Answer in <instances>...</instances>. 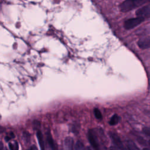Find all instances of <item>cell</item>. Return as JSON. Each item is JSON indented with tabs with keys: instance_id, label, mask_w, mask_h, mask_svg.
Masks as SVG:
<instances>
[{
	"instance_id": "obj_24",
	"label": "cell",
	"mask_w": 150,
	"mask_h": 150,
	"mask_svg": "<svg viewBox=\"0 0 150 150\" xmlns=\"http://www.w3.org/2000/svg\"><path fill=\"white\" fill-rule=\"evenodd\" d=\"M110 150H114V149H110Z\"/></svg>"
},
{
	"instance_id": "obj_3",
	"label": "cell",
	"mask_w": 150,
	"mask_h": 150,
	"mask_svg": "<svg viewBox=\"0 0 150 150\" xmlns=\"http://www.w3.org/2000/svg\"><path fill=\"white\" fill-rule=\"evenodd\" d=\"M88 139L91 145L94 150H100L98 142V138L93 129H89L88 131Z\"/></svg>"
},
{
	"instance_id": "obj_21",
	"label": "cell",
	"mask_w": 150,
	"mask_h": 150,
	"mask_svg": "<svg viewBox=\"0 0 150 150\" xmlns=\"http://www.w3.org/2000/svg\"><path fill=\"white\" fill-rule=\"evenodd\" d=\"M100 150H107V149L105 147H103L102 148H100Z\"/></svg>"
},
{
	"instance_id": "obj_1",
	"label": "cell",
	"mask_w": 150,
	"mask_h": 150,
	"mask_svg": "<svg viewBox=\"0 0 150 150\" xmlns=\"http://www.w3.org/2000/svg\"><path fill=\"white\" fill-rule=\"evenodd\" d=\"M149 0H125L120 5L121 12H128L135 8L139 7Z\"/></svg>"
},
{
	"instance_id": "obj_2",
	"label": "cell",
	"mask_w": 150,
	"mask_h": 150,
	"mask_svg": "<svg viewBox=\"0 0 150 150\" xmlns=\"http://www.w3.org/2000/svg\"><path fill=\"white\" fill-rule=\"evenodd\" d=\"M144 19L145 18L142 17H139V16L128 19L124 22V27L125 29H127V30L133 29L134 28L137 26L138 25L141 24L142 22H143Z\"/></svg>"
},
{
	"instance_id": "obj_11",
	"label": "cell",
	"mask_w": 150,
	"mask_h": 150,
	"mask_svg": "<svg viewBox=\"0 0 150 150\" xmlns=\"http://www.w3.org/2000/svg\"><path fill=\"white\" fill-rule=\"evenodd\" d=\"M127 146L129 150H140L137 147V146L132 141H128L127 142Z\"/></svg>"
},
{
	"instance_id": "obj_4",
	"label": "cell",
	"mask_w": 150,
	"mask_h": 150,
	"mask_svg": "<svg viewBox=\"0 0 150 150\" xmlns=\"http://www.w3.org/2000/svg\"><path fill=\"white\" fill-rule=\"evenodd\" d=\"M135 14L137 16L145 18L150 17V4L141 7L136 11Z\"/></svg>"
},
{
	"instance_id": "obj_14",
	"label": "cell",
	"mask_w": 150,
	"mask_h": 150,
	"mask_svg": "<svg viewBox=\"0 0 150 150\" xmlns=\"http://www.w3.org/2000/svg\"><path fill=\"white\" fill-rule=\"evenodd\" d=\"M94 114L95 117H96L97 119L98 120H101L103 118V116L102 114L101 113V111L97 108H95L94 109Z\"/></svg>"
},
{
	"instance_id": "obj_16",
	"label": "cell",
	"mask_w": 150,
	"mask_h": 150,
	"mask_svg": "<svg viewBox=\"0 0 150 150\" xmlns=\"http://www.w3.org/2000/svg\"><path fill=\"white\" fill-rule=\"evenodd\" d=\"M14 137H15V135L13 134V132H11L8 133V134L6 135V137H5V141H6V142H8V141L12 139Z\"/></svg>"
},
{
	"instance_id": "obj_10",
	"label": "cell",
	"mask_w": 150,
	"mask_h": 150,
	"mask_svg": "<svg viewBox=\"0 0 150 150\" xmlns=\"http://www.w3.org/2000/svg\"><path fill=\"white\" fill-rule=\"evenodd\" d=\"M120 120V117L117 114H114L109 121V124L111 125H115L117 124Z\"/></svg>"
},
{
	"instance_id": "obj_23",
	"label": "cell",
	"mask_w": 150,
	"mask_h": 150,
	"mask_svg": "<svg viewBox=\"0 0 150 150\" xmlns=\"http://www.w3.org/2000/svg\"><path fill=\"white\" fill-rule=\"evenodd\" d=\"M143 150H150V149H149V148H144Z\"/></svg>"
},
{
	"instance_id": "obj_22",
	"label": "cell",
	"mask_w": 150,
	"mask_h": 150,
	"mask_svg": "<svg viewBox=\"0 0 150 150\" xmlns=\"http://www.w3.org/2000/svg\"><path fill=\"white\" fill-rule=\"evenodd\" d=\"M86 150H93L90 147H89V146H87V149Z\"/></svg>"
},
{
	"instance_id": "obj_26",
	"label": "cell",
	"mask_w": 150,
	"mask_h": 150,
	"mask_svg": "<svg viewBox=\"0 0 150 150\" xmlns=\"http://www.w3.org/2000/svg\"><path fill=\"white\" fill-rule=\"evenodd\" d=\"M127 150H129V149H128H128H127Z\"/></svg>"
},
{
	"instance_id": "obj_7",
	"label": "cell",
	"mask_w": 150,
	"mask_h": 150,
	"mask_svg": "<svg viewBox=\"0 0 150 150\" xmlns=\"http://www.w3.org/2000/svg\"><path fill=\"white\" fill-rule=\"evenodd\" d=\"M46 139H47V142H48L49 145H50L52 150H59L58 146H57V144L54 142L49 129L46 132Z\"/></svg>"
},
{
	"instance_id": "obj_8",
	"label": "cell",
	"mask_w": 150,
	"mask_h": 150,
	"mask_svg": "<svg viewBox=\"0 0 150 150\" xmlns=\"http://www.w3.org/2000/svg\"><path fill=\"white\" fill-rule=\"evenodd\" d=\"M64 146L66 150H74V141L70 137H67L64 139Z\"/></svg>"
},
{
	"instance_id": "obj_25",
	"label": "cell",
	"mask_w": 150,
	"mask_h": 150,
	"mask_svg": "<svg viewBox=\"0 0 150 150\" xmlns=\"http://www.w3.org/2000/svg\"><path fill=\"white\" fill-rule=\"evenodd\" d=\"M149 145H150V141H149Z\"/></svg>"
},
{
	"instance_id": "obj_15",
	"label": "cell",
	"mask_w": 150,
	"mask_h": 150,
	"mask_svg": "<svg viewBox=\"0 0 150 150\" xmlns=\"http://www.w3.org/2000/svg\"><path fill=\"white\" fill-rule=\"evenodd\" d=\"M23 140L25 141V142L26 144H28L30 142V134L28 132H23Z\"/></svg>"
},
{
	"instance_id": "obj_27",
	"label": "cell",
	"mask_w": 150,
	"mask_h": 150,
	"mask_svg": "<svg viewBox=\"0 0 150 150\" xmlns=\"http://www.w3.org/2000/svg\"><path fill=\"white\" fill-rule=\"evenodd\" d=\"M6 150H8V149H6Z\"/></svg>"
},
{
	"instance_id": "obj_5",
	"label": "cell",
	"mask_w": 150,
	"mask_h": 150,
	"mask_svg": "<svg viewBox=\"0 0 150 150\" xmlns=\"http://www.w3.org/2000/svg\"><path fill=\"white\" fill-rule=\"evenodd\" d=\"M110 135L114 145L120 150H124V146L119 136L117 134L112 132H110Z\"/></svg>"
},
{
	"instance_id": "obj_6",
	"label": "cell",
	"mask_w": 150,
	"mask_h": 150,
	"mask_svg": "<svg viewBox=\"0 0 150 150\" xmlns=\"http://www.w3.org/2000/svg\"><path fill=\"white\" fill-rule=\"evenodd\" d=\"M138 46L142 49H145L150 47V37L146 36L141 38L138 41Z\"/></svg>"
},
{
	"instance_id": "obj_12",
	"label": "cell",
	"mask_w": 150,
	"mask_h": 150,
	"mask_svg": "<svg viewBox=\"0 0 150 150\" xmlns=\"http://www.w3.org/2000/svg\"><path fill=\"white\" fill-rule=\"evenodd\" d=\"M9 148L10 150H19V145L16 141L13 143H9Z\"/></svg>"
},
{
	"instance_id": "obj_28",
	"label": "cell",
	"mask_w": 150,
	"mask_h": 150,
	"mask_svg": "<svg viewBox=\"0 0 150 150\" xmlns=\"http://www.w3.org/2000/svg\"><path fill=\"white\" fill-rule=\"evenodd\" d=\"M61 150H63V149H61Z\"/></svg>"
},
{
	"instance_id": "obj_19",
	"label": "cell",
	"mask_w": 150,
	"mask_h": 150,
	"mask_svg": "<svg viewBox=\"0 0 150 150\" xmlns=\"http://www.w3.org/2000/svg\"><path fill=\"white\" fill-rule=\"evenodd\" d=\"M29 150H38V148L35 145H33L30 148V149Z\"/></svg>"
},
{
	"instance_id": "obj_17",
	"label": "cell",
	"mask_w": 150,
	"mask_h": 150,
	"mask_svg": "<svg viewBox=\"0 0 150 150\" xmlns=\"http://www.w3.org/2000/svg\"><path fill=\"white\" fill-rule=\"evenodd\" d=\"M142 132L145 135L150 137V128L146 127H144L142 128Z\"/></svg>"
},
{
	"instance_id": "obj_18",
	"label": "cell",
	"mask_w": 150,
	"mask_h": 150,
	"mask_svg": "<svg viewBox=\"0 0 150 150\" xmlns=\"http://www.w3.org/2000/svg\"><path fill=\"white\" fill-rule=\"evenodd\" d=\"M33 128L35 129H36L37 131L39 130V128L40 127V122L38 121H36V120L34 121H33Z\"/></svg>"
},
{
	"instance_id": "obj_13",
	"label": "cell",
	"mask_w": 150,
	"mask_h": 150,
	"mask_svg": "<svg viewBox=\"0 0 150 150\" xmlns=\"http://www.w3.org/2000/svg\"><path fill=\"white\" fill-rule=\"evenodd\" d=\"M75 149L76 150H85L84 146L83 144L81 141H77L76 143Z\"/></svg>"
},
{
	"instance_id": "obj_9",
	"label": "cell",
	"mask_w": 150,
	"mask_h": 150,
	"mask_svg": "<svg viewBox=\"0 0 150 150\" xmlns=\"http://www.w3.org/2000/svg\"><path fill=\"white\" fill-rule=\"evenodd\" d=\"M36 137H37V139L38 140V142H39V144L40 150H45L43 135H42V132L40 130L37 131Z\"/></svg>"
},
{
	"instance_id": "obj_20",
	"label": "cell",
	"mask_w": 150,
	"mask_h": 150,
	"mask_svg": "<svg viewBox=\"0 0 150 150\" xmlns=\"http://www.w3.org/2000/svg\"><path fill=\"white\" fill-rule=\"evenodd\" d=\"M0 150H4V146H3V144L2 142H1V145H0Z\"/></svg>"
}]
</instances>
